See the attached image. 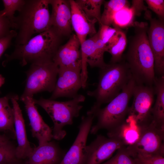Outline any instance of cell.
Returning <instances> with one entry per match:
<instances>
[{
	"label": "cell",
	"instance_id": "obj_1",
	"mask_svg": "<svg viewBox=\"0 0 164 164\" xmlns=\"http://www.w3.org/2000/svg\"><path fill=\"white\" fill-rule=\"evenodd\" d=\"M133 26L134 34L129 38L128 48L123 58L136 84L153 86L156 75L154 56L147 36L148 23L135 21Z\"/></svg>",
	"mask_w": 164,
	"mask_h": 164
},
{
	"label": "cell",
	"instance_id": "obj_2",
	"mask_svg": "<svg viewBox=\"0 0 164 164\" xmlns=\"http://www.w3.org/2000/svg\"><path fill=\"white\" fill-rule=\"evenodd\" d=\"M49 0H26L15 17L13 29L17 32L15 45L26 43L35 33L50 30Z\"/></svg>",
	"mask_w": 164,
	"mask_h": 164
},
{
	"label": "cell",
	"instance_id": "obj_3",
	"mask_svg": "<svg viewBox=\"0 0 164 164\" xmlns=\"http://www.w3.org/2000/svg\"><path fill=\"white\" fill-rule=\"evenodd\" d=\"M132 77L128 66L123 58L119 62H109L100 68L96 88L87 93L95 99L91 109L95 111L102 104L109 102L120 93Z\"/></svg>",
	"mask_w": 164,
	"mask_h": 164
},
{
	"label": "cell",
	"instance_id": "obj_4",
	"mask_svg": "<svg viewBox=\"0 0 164 164\" xmlns=\"http://www.w3.org/2000/svg\"><path fill=\"white\" fill-rule=\"evenodd\" d=\"M61 39L50 29L39 33L25 44L15 45L13 52L5 55V63L18 60L23 66L38 61H53Z\"/></svg>",
	"mask_w": 164,
	"mask_h": 164
},
{
	"label": "cell",
	"instance_id": "obj_5",
	"mask_svg": "<svg viewBox=\"0 0 164 164\" xmlns=\"http://www.w3.org/2000/svg\"><path fill=\"white\" fill-rule=\"evenodd\" d=\"M136 84L132 77L120 93L105 107L92 112L97 117V122L92 126L91 134H95L102 129L107 130V134L111 133L125 121L128 114L129 102Z\"/></svg>",
	"mask_w": 164,
	"mask_h": 164
},
{
	"label": "cell",
	"instance_id": "obj_6",
	"mask_svg": "<svg viewBox=\"0 0 164 164\" xmlns=\"http://www.w3.org/2000/svg\"><path fill=\"white\" fill-rule=\"evenodd\" d=\"M85 99L84 96L78 94L71 100L64 101L42 97L38 100L34 99V101L47 112L52 120L54 124L52 129L53 138L59 141L66 135L63 129L64 127L72 125L74 118L79 116L83 108L80 104Z\"/></svg>",
	"mask_w": 164,
	"mask_h": 164
},
{
	"label": "cell",
	"instance_id": "obj_7",
	"mask_svg": "<svg viewBox=\"0 0 164 164\" xmlns=\"http://www.w3.org/2000/svg\"><path fill=\"white\" fill-rule=\"evenodd\" d=\"M59 67L53 61H40L31 63L26 72L25 88L20 98L33 97L37 93L53 92L58 76Z\"/></svg>",
	"mask_w": 164,
	"mask_h": 164
},
{
	"label": "cell",
	"instance_id": "obj_8",
	"mask_svg": "<svg viewBox=\"0 0 164 164\" xmlns=\"http://www.w3.org/2000/svg\"><path fill=\"white\" fill-rule=\"evenodd\" d=\"M155 95L153 86L136 84L133 88L132 104L129 107L128 118L138 127L150 124L152 121V109Z\"/></svg>",
	"mask_w": 164,
	"mask_h": 164
},
{
	"label": "cell",
	"instance_id": "obj_9",
	"mask_svg": "<svg viewBox=\"0 0 164 164\" xmlns=\"http://www.w3.org/2000/svg\"><path fill=\"white\" fill-rule=\"evenodd\" d=\"M138 138L133 144L126 146L131 152L164 156V129L158 128L152 122L138 127Z\"/></svg>",
	"mask_w": 164,
	"mask_h": 164
},
{
	"label": "cell",
	"instance_id": "obj_10",
	"mask_svg": "<svg viewBox=\"0 0 164 164\" xmlns=\"http://www.w3.org/2000/svg\"><path fill=\"white\" fill-rule=\"evenodd\" d=\"M144 18L150 22L147 33L154 56L155 75L164 76V21L152 18L151 12L148 10L145 11Z\"/></svg>",
	"mask_w": 164,
	"mask_h": 164
},
{
	"label": "cell",
	"instance_id": "obj_11",
	"mask_svg": "<svg viewBox=\"0 0 164 164\" xmlns=\"http://www.w3.org/2000/svg\"><path fill=\"white\" fill-rule=\"evenodd\" d=\"M81 61L75 65L59 67L58 78L50 99L62 97L73 98L82 87L81 77Z\"/></svg>",
	"mask_w": 164,
	"mask_h": 164
},
{
	"label": "cell",
	"instance_id": "obj_12",
	"mask_svg": "<svg viewBox=\"0 0 164 164\" xmlns=\"http://www.w3.org/2000/svg\"><path fill=\"white\" fill-rule=\"evenodd\" d=\"M124 146H126L117 137L107 138L98 135L86 146L84 164H101L111 157L115 151Z\"/></svg>",
	"mask_w": 164,
	"mask_h": 164
},
{
	"label": "cell",
	"instance_id": "obj_13",
	"mask_svg": "<svg viewBox=\"0 0 164 164\" xmlns=\"http://www.w3.org/2000/svg\"><path fill=\"white\" fill-rule=\"evenodd\" d=\"M95 117L89 111L86 116L82 117L78 134L60 164H84L87 137Z\"/></svg>",
	"mask_w": 164,
	"mask_h": 164
},
{
	"label": "cell",
	"instance_id": "obj_14",
	"mask_svg": "<svg viewBox=\"0 0 164 164\" xmlns=\"http://www.w3.org/2000/svg\"><path fill=\"white\" fill-rule=\"evenodd\" d=\"M49 0L52 8L50 29L61 39L70 36L72 28L69 0Z\"/></svg>",
	"mask_w": 164,
	"mask_h": 164
},
{
	"label": "cell",
	"instance_id": "obj_15",
	"mask_svg": "<svg viewBox=\"0 0 164 164\" xmlns=\"http://www.w3.org/2000/svg\"><path fill=\"white\" fill-rule=\"evenodd\" d=\"M24 103L29 118L32 135L39 142V145L45 144L53 138L52 130L44 122L35 105L33 97L20 98Z\"/></svg>",
	"mask_w": 164,
	"mask_h": 164
},
{
	"label": "cell",
	"instance_id": "obj_16",
	"mask_svg": "<svg viewBox=\"0 0 164 164\" xmlns=\"http://www.w3.org/2000/svg\"><path fill=\"white\" fill-rule=\"evenodd\" d=\"M19 99L17 95L11 96L10 98L13 111L15 137L18 143L16 156L18 159L24 160L29 156L33 148L31 146L27 138L24 120L18 102Z\"/></svg>",
	"mask_w": 164,
	"mask_h": 164
},
{
	"label": "cell",
	"instance_id": "obj_17",
	"mask_svg": "<svg viewBox=\"0 0 164 164\" xmlns=\"http://www.w3.org/2000/svg\"><path fill=\"white\" fill-rule=\"evenodd\" d=\"M66 153L57 142L50 141L33 148L25 164H60Z\"/></svg>",
	"mask_w": 164,
	"mask_h": 164
},
{
	"label": "cell",
	"instance_id": "obj_18",
	"mask_svg": "<svg viewBox=\"0 0 164 164\" xmlns=\"http://www.w3.org/2000/svg\"><path fill=\"white\" fill-rule=\"evenodd\" d=\"M71 9V24L81 45L89 35L92 37L97 32L95 24L97 21L89 18L75 1L69 0Z\"/></svg>",
	"mask_w": 164,
	"mask_h": 164
},
{
	"label": "cell",
	"instance_id": "obj_19",
	"mask_svg": "<svg viewBox=\"0 0 164 164\" xmlns=\"http://www.w3.org/2000/svg\"><path fill=\"white\" fill-rule=\"evenodd\" d=\"M80 44L75 34L70 36L67 42L59 48L53 61L59 67H63L72 66L80 61Z\"/></svg>",
	"mask_w": 164,
	"mask_h": 164
},
{
	"label": "cell",
	"instance_id": "obj_20",
	"mask_svg": "<svg viewBox=\"0 0 164 164\" xmlns=\"http://www.w3.org/2000/svg\"><path fill=\"white\" fill-rule=\"evenodd\" d=\"M153 87L156 99L152 109V122L157 127L164 129V76H156Z\"/></svg>",
	"mask_w": 164,
	"mask_h": 164
},
{
	"label": "cell",
	"instance_id": "obj_21",
	"mask_svg": "<svg viewBox=\"0 0 164 164\" xmlns=\"http://www.w3.org/2000/svg\"><path fill=\"white\" fill-rule=\"evenodd\" d=\"M127 44L125 33L119 27L116 34L107 45L106 52L111 56L110 63H117L123 60V53Z\"/></svg>",
	"mask_w": 164,
	"mask_h": 164
},
{
	"label": "cell",
	"instance_id": "obj_22",
	"mask_svg": "<svg viewBox=\"0 0 164 164\" xmlns=\"http://www.w3.org/2000/svg\"><path fill=\"white\" fill-rule=\"evenodd\" d=\"M139 128L133 120L128 118L125 121L113 132L107 134L108 137H117L126 146L133 144L139 135Z\"/></svg>",
	"mask_w": 164,
	"mask_h": 164
},
{
	"label": "cell",
	"instance_id": "obj_23",
	"mask_svg": "<svg viewBox=\"0 0 164 164\" xmlns=\"http://www.w3.org/2000/svg\"><path fill=\"white\" fill-rule=\"evenodd\" d=\"M11 96L0 98V132H9L15 137L13 111L9 104Z\"/></svg>",
	"mask_w": 164,
	"mask_h": 164
},
{
	"label": "cell",
	"instance_id": "obj_24",
	"mask_svg": "<svg viewBox=\"0 0 164 164\" xmlns=\"http://www.w3.org/2000/svg\"><path fill=\"white\" fill-rule=\"evenodd\" d=\"M103 5L104 10L99 24L109 26L113 25L114 16L118 12L124 8L130 7V5L128 1L126 0L105 1Z\"/></svg>",
	"mask_w": 164,
	"mask_h": 164
},
{
	"label": "cell",
	"instance_id": "obj_25",
	"mask_svg": "<svg viewBox=\"0 0 164 164\" xmlns=\"http://www.w3.org/2000/svg\"><path fill=\"white\" fill-rule=\"evenodd\" d=\"M75 1L89 18L96 19L100 24L101 16V7L104 0H77Z\"/></svg>",
	"mask_w": 164,
	"mask_h": 164
},
{
	"label": "cell",
	"instance_id": "obj_26",
	"mask_svg": "<svg viewBox=\"0 0 164 164\" xmlns=\"http://www.w3.org/2000/svg\"><path fill=\"white\" fill-rule=\"evenodd\" d=\"M26 0H3L4 9L1 11L2 16L7 18L10 21L13 29L16 11H19L24 5Z\"/></svg>",
	"mask_w": 164,
	"mask_h": 164
},
{
	"label": "cell",
	"instance_id": "obj_27",
	"mask_svg": "<svg viewBox=\"0 0 164 164\" xmlns=\"http://www.w3.org/2000/svg\"><path fill=\"white\" fill-rule=\"evenodd\" d=\"M134 11L131 7L124 8L115 14L114 17L113 26H132L134 16Z\"/></svg>",
	"mask_w": 164,
	"mask_h": 164
},
{
	"label": "cell",
	"instance_id": "obj_28",
	"mask_svg": "<svg viewBox=\"0 0 164 164\" xmlns=\"http://www.w3.org/2000/svg\"><path fill=\"white\" fill-rule=\"evenodd\" d=\"M117 150L114 156L101 164H136L126 146H123Z\"/></svg>",
	"mask_w": 164,
	"mask_h": 164
},
{
	"label": "cell",
	"instance_id": "obj_29",
	"mask_svg": "<svg viewBox=\"0 0 164 164\" xmlns=\"http://www.w3.org/2000/svg\"><path fill=\"white\" fill-rule=\"evenodd\" d=\"M16 147L10 140L0 143V164H6L18 159L15 154Z\"/></svg>",
	"mask_w": 164,
	"mask_h": 164
},
{
	"label": "cell",
	"instance_id": "obj_30",
	"mask_svg": "<svg viewBox=\"0 0 164 164\" xmlns=\"http://www.w3.org/2000/svg\"><path fill=\"white\" fill-rule=\"evenodd\" d=\"M129 152L134 158L136 164H164V156Z\"/></svg>",
	"mask_w": 164,
	"mask_h": 164
},
{
	"label": "cell",
	"instance_id": "obj_31",
	"mask_svg": "<svg viewBox=\"0 0 164 164\" xmlns=\"http://www.w3.org/2000/svg\"><path fill=\"white\" fill-rule=\"evenodd\" d=\"M97 32L99 37L103 42L106 45L109 40L116 33L119 27L117 26L112 28L110 26L100 24Z\"/></svg>",
	"mask_w": 164,
	"mask_h": 164
},
{
	"label": "cell",
	"instance_id": "obj_32",
	"mask_svg": "<svg viewBox=\"0 0 164 164\" xmlns=\"http://www.w3.org/2000/svg\"><path fill=\"white\" fill-rule=\"evenodd\" d=\"M148 7L156 14L159 19L164 21V0H146Z\"/></svg>",
	"mask_w": 164,
	"mask_h": 164
},
{
	"label": "cell",
	"instance_id": "obj_33",
	"mask_svg": "<svg viewBox=\"0 0 164 164\" xmlns=\"http://www.w3.org/2000/svg\"><path fill=\"white\" fill-rule=\"evenodd\" d=\"M17 34L16 31L12 30L9 34L0 39V57L9 46L12 39L16 37Z\"/></svg>",
	"mask_w": 164,
	"mask_h": 164
},
{
	"label": "cell",
	"instance_id": "obj_34",
	"mask_svg": "<svg viewBox=\"0 0 164 164\" xmlns=\"http://www.w3.org/2000/svg\"><path fill=\"white\" fill-rule=\"evenodd\" d=\"M12 26L9 20L2 15L0 11V39L6 36L10 32Z\"/></svg>",
	"mask_w": 164,
	"mask_h": 164
},
{
	"label": "cell",
	"instance_id": "obj_35",
	"mask_svg": "<svg viewBox=\"0 0 164 164\" xmlns=\"http://www.w3.org/2000/svg\"><path fill=\"white\" fill-rule=\"evenodd\" d=\"M131 7L134 10L136 16L139 15L143 11H145L148 10L147 7L145 5L143 0H132Z\"/></svg>",
	"mask_w": 164,
	"mask_h": 164
},
{
	"label": "cell",
	"instance_id": "obj_36",
	"mask_svg": "<svg viewBox=\"0 0 164 164\" xmlns=\"http://www.w3.org/2000/svg\"><path fill=\"white\" fill-rule=\"evenodd\" d=\"M9 138L5 135H0V143H5L9 141Z\"/></svg>",
	"mask_w": 164,
	"mask_h": 164
},
{
	"label": "cell",
	"instance_id": "obj_37",
	"mask_svg": "<svg viewBox=\"0 0 164 164\" xmlns=\"http://www.w3.org/2000/svg\"><path fill=\"white\" fill-rule=\"evenodd\" d=\"M6 164H25V162L23 160L17 159Z\"/></svg>",
	"mask_w": 164,
	"mask_h": 164
},
{
	"label": "cell",
	"instance_id": "obj_38",
	"mask_svg": "<svg viewBox=\"0 0 164 164\" xmlns=\"http://www.w3.org/2000/svg\"><path fill=\"white\" fill-rule=\"evenodd\" d=\"M5 82V78L1 74H0V87Z\"/></svg>",
	"mask_w": 164,
	"mask_h": 164
}]
</instances>
